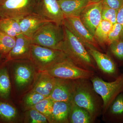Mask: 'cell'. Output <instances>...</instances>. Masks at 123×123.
Here are the masks:
<instances>
[{"label": "cell", "mask_w": 123, "mask_h": 123, "mask_svg": "<svg viewBox=\"0 0 123 123\" xmlns=\"http://www.w3.org/2000/svg\"><path fill=\"white\" fill-rule=\"evenodd\" d=\"M66 55L59 50L32 44L29 60L39 72L47 71Z\"/></svg>", "instance_id": "52a82bcc"}, {"label": "cell", "mask_w": 123, "mask_h": 123, "mask_svg": "<svg viewBox=\"0 0 123 123\" xmlns=\"http://www.w3.org/2000/svg\"><path fill=\"white\" fill-rule=\"evenodd\" d=\"M71 103L56 101L53 103L52 111L48 122L53 123H68Z\"/></svg>", "instance_id": "e0dca14e"}, {"label": "cell", "mask_w": 123, "mask_h": 123, "mask_svg": "<svg viewBox=\"0 0 123 123\" xmlns=\"http://www.w3.org/2000/svg\"><path fill=\"white\" fill-rule=\"evenodd\" d=\"M27 123H46L48 121L47 117L39 111L35 109L30 108L26 113Z\"/></svg>", "instance_id": "83f0119b"}, {"label": "cell", "mask_w": 123, "mask_h": 123, "mask_svg": "<svg viewBox=\"0 0 123 123\" xmlns=\"http://www.w3.org/2000/svg\"><path fill=\"white\" fill-rule=\"evenodd\" d=\"M65 18L79 17L89 4V0H57Z\"/></svg>", "instance_id": "9a60e30c"}, {"label": "cell", "mask_w": 123, "mask_h": 123, "mask_svg": "<svg viewBox=\"0 0 123 123\" xmlns=\"http://www.w3.org/2000/svg\"><path fill=\"white\" fill-rule=\"evenodd\" d=\"M63 25L79 40L86 49L94 48L101 51L93 36L84 26L79 17L65 18Z\"/></svg>", "instance_id": "ba28073f"}, {"label": "cell", "mask_w": 123, "mask_h": 123, "mask_svg": "<svg viewBox=\"0 0 123 123\" xmlns=\"http://www.w3.org/2000/svg\"><path fill=\"white\" fill-rule=\"evenodd\" d=\"M54 102L50 97H47L29 108L35 109L39 111L47 117L48 121L52 111Z\"/></svg>", "instance_id": "484cf974"}, {"label": "cell", "mask_w": 123, "mask_h": 123, "mask_svg": "<svg viewBox=\"0 0 123 123\" xmlns=\"http://www.w3.org/2000/svg\"><path fill=\"white\" fill-rule=\"evenodd\" d=\"M117 22L120 24L122 26V33L121 36L123 37V5L117 11Z\"/></svg>", "instance_id": "d6a6232c"}, {"label": "cell", "mask_w": 123, "mask_h": 123, "mask_svg": "<svg viewBox=\"0 0 123 123\" xmlns=\"http://www.w3.org/2000/svg\"><path fill=\"white\" fill-rule=\"evenodd\" d=\"M1 54L0 53V59L1 57Z\"/></svg>", "instance_id": "e575fe53"}, {"label": "cell", "mask_w": 123, "mask_h": 123, "mask_svg": "<svg viewBox=\"0 0 123 123\" xmlns=\"http://www.w3.org/2000/svg\"><path fill=\"white\" fill-rule=\"evenodd\" d=\"M108 109L109 114L112 121L123 122V92L116 97Z\"/></svg>", "instance_id": "7402d4cb"}, {"label": "cell", "mask_w": 123, "mask_h": 123, "mask_svg": "<svg viewBox=\"0 0 123 123\" xmlns=\"http://www.w3.org/2000/svg\"><path fill=\"white\" fill-rule=\"evenodd\" d=\"M40 0H0V18L18 21L36 13Z\"/></svg>", "instance_id": "5b68a950"}, {"label": "cell", "mask_w": 123, "mask_h": 123, "mask_svg": "<svg viewBox=\"0 0 123 123\" xmlns=\"http://www.w3.org/2000/svg\"><path fill=\"white\" fill-rule=\"evenodd\" d=\"M55 78L77 80L91 79L93 77V70L78 66L66 55L46 71Z\"/></svg>", "instance_id": "3957f363"}, {"label": "cell", "mask_w": 123, "mask_h": 123, "mask_svg": "<svg viewBox=\"0 0 123 123\" xmlns=\"http://www.w3.org/2000/svg\"><path fill=\"white\" fill-rule=\"evenodd\" d=\"M103 4L110 8L118 10L123 5V0H102Z\"/></svg>", "instance_id": "1f68e13d"}, {"label": "cell", "mask_w": 123, "mask_h": 123, "mask_svg": "<svg viewBox=\"0 0 123 123\" xmlns=\"http://www.w3.org/2000/svg\"><path fill=\"white\" fill-rule=\"evenodd\" d=\"M117 11L118 10L103 5L102 12V20L108 21L114 25L117 23Z\"/></svg>", "instance_id": "f1b7e54d"}, {"label": "cell", "mask_w": 123, "mask_h": 123, "mask_svg": "<svg viewBox=\"0 0 123 123\" xmlns=\"http://www.w3.org/2000/svg\"><path fill=\"white\" fill-rule=\"evenodd\" d=\"M40 73L39 77L31 91L37 92L47 97H49L55 88L56 78L46 71Z\"/></svg>", "instance_id": "2e32d148"}, {"label": "cell", "mask_w": 123, "mask_h": 123, "mask_svg": "<svg viewBox=\"0 0 123 123\" xmlns=\"http://www.w3.org/2000/svg\"><path fill=\"white\" fill-rule=\"evenodd\" d=\"M113 24L111 23L102 20L95 31L93 36L99 46L106 45L108 37Z\"/></svg>", "instance_id": "44dd1931"}, {"label": "cell", "mask_w": 123, "mask_h": 123, "mask_svg": "<svg viewBox=\"0 0 123 123\" xmlns=\"http://www.w3.org/2000/svg\"><path fill=\"white\" fill-rule=\"evenodd\" d=\"M103 6L102 0L99 2L89 3L79 15L81 22L93 36L102 20Z\"/></svg>", "instance_id": "9c48e42d"}, {"label": "cell", "mask_w": 123, "mask_h": 123, "mask_svg": "<svg viewBox=\"0 0 123 123\" xmlns=\"http://www.w3.org/2000/svg\"><path fill=\"white\" fill-rule=\"evenodd\" d=\"M91 80L95 91L102 98L103 112L105 113L116 97L123 92V74L110 82L96 76Z\"/></svg>", "instance_id": "8992f818"}, {"label": "cell", "mask_w": 123, "mask_h": 123, "mask_svg": "<svg viewBox=\"0 0 123 123\" xmlns=\"http://www.w3.org/2000/svg\"><path fill=\"white\" fill-rule=\"evenodd\" d=\"M36 13L50 21L63 25L64 16L57 0H40Z\"/></svg>", "instance_id": "30bf717a"}, {"label": "cell", "mask_w": 123, "mask_h": 123, "mask_svg": "<svg viewBox=\"0 0 123 123\" xmlns=\"http://www.w3.org/2000/svg\"><path fill=\"white\" fill-rule=\"evenodd\" d=\"M88 79L75 80V90L72 102L85 109L89 113L92 121L95 120L100 112V104L92 84Z\"/></svg>", "instance_id": "7a4b0ae2"}, {"label": "cell", "mask_w": 123, "mask_h": 123, "mask_svg": "<svg viewBox=\"0 0 123 123\" xmlns=\"http://www.w3.org/2000/svg\"><path fill=\"white\" fill-rule=\"evenodd\" d=\"M64 37L59 50L79 67L87 70L96 69L94 60L83 43L63 25Z\"/></svg>", "instance_id": "6da1fadb"}, {"label": "cell", "mask_w": 123, "mask_h": 123, "mask_svg": "<svg viewBox=\"0 0 123 123\" xmlns=\"http://www.w3.org/2000/svg\"><path fill=\"white\" fill-rule=\"evenodd\" d=\"M102 0H89L90 3H94V2H99Z\"/></svg>", "instance_id": "836d02e7"}, {"label": "cell", "mask_w": 123, "mask_h": 123, "mask_svg": "<svg viewBox=\"0 0 123 123\" xmlns=\"http://www.w3.org/2000/svg\"><path fill=\"white\" fill-rule=\"evenodd\" d=\"M86 49L97 66L103 72L114 78L115 79L120 75L119 74L116 63L110 56L95 49Z\"/></svg>", "instance_id": "7c38bea8"}, {"label": "cell", "mask_w": 123, "mask_h": 123, "mask_svg": "<svg viewBox=\"0 0 123 123\" xmlns=\"http://www.w3.org/2000/svg\"><path fill=\"white\" fill-rule=\"evenodd\" d=\"M11 84L8 72L6 67L0 68V98L6 99L10 95Z\"/></svg>", "instance_id": "603a6c76"}, {"label": "cell", "mask_w": 123, "mask_h": 123, "mask_svg": "<svg viewBox=\"0 0 123 123\" xmlns=\"http://www.w3.org/2000/svg\"><path fill=\"white\" fill-rule=\"evenodd\" d=\"M46 98L47 97L39 93L31 91L25 98L24 102L26 106L30 108Z\"/></svg>", "instance_id": "4dcf8cb0"}, {"label": "cell", "mask_w": 123, "mask_h": 123, "mask_svg": "<svg viewBox=\"0 0 123 123\" xmlns=\"http://www.w3.org/2000/svg\"><path fill=\"white\" fill-rule=\"evenodd\" d=\"M122 27L118 23L113 25L108 37L106 45L109 46L112 43L116 41L122 36Z\"/></svg>", "instance_id": "f546056e"}, {"label": "cell", "mask_w": 123, "mask_h": 123, "mask_svg": "<svg viewBox=\"0 0 123 123\" xmlns=\"http://www.w3.org/2000/svg\"><path fill=\"white\" fill-rule=\"evenodd\" d=\"M15 108L7 102L0 100V119L7 123L12 122L17 116Z\"/></svg>", "instance_id": "cb8c5ba5"}, {"label": "cell", "mask_w": 123, "mask_h": 123, "mask_svg": "<svg viewBox=\"0 0 123 123\" xmlns=\"http://www.w3.org/2000/svg\"><path fill=\"white\" fill-rule=\"evenodd\" d=\"M32 44L30 38L22 34L18 36L15 39V45L6 56V61L29 60Z\"/></svg>", "instance_id": "4fadbf2b"}, {"label": "cell", "mask_w": 123, "mask_h": 123, "mask_svg": "<svg viewBox=\"0 0 123 123\" xmlns=\"http://www.w3.org/2000/svg\"><path fill=\"white\" fill-rule=\"evenodd\" d=\"M70 123H90L93 122L89 112L72 102L69 115Z\"/></svg>", "instance_id": "d6986e66"}, {"label": "cell", "mask_w": 123, "mask_h": 123, "mask_svg": "<svg viewBox=\"0 0 123 123\" xmlns=\"http://www.w3.org/2000/svg\"><path fill=\"white\" fill-rule=\"evenodd\" d=\"M0 31L15 38L22 34L18 21L12 18H0Z\"/></svg>", "instance_id": "ffe728a7"}, {"label": "cell", "mask_w": 123, "mask_h": 123, "mask_svg": "<svg viewBox=\"0 0 123 123\" xmlns=\"http://www.w3.org/2000/svg\"><path fill=\"white\" fill-rule=\"evenodd\" d=\"M15 39L0 31V53L1 55L7 56L15 45Z\"/></svg>", "instance_id": "d4e9b609"}, {"label": "cell", "mask_w": 123, "mask_h": 123, "mask_svg": "<svg viewBox=\"0 0 123 123\" xmlns=\"http://www.w3.org/2000/svg\"><path fill=\"white\" fill-rule=\"evenodd\" d=\"M110 52L119 61L123 62V37L112 43L109 46Z\"/></svg>", "instance_id": "4316f807"}, {"label": "cell", "mask_w": 123, "mask_h": 123, "mask_svg": "<svg viewBox=\"0 0 123 123\" xmlns=\"http://www.w3.org/2000/svg\"><path fill=\"white\" fill-rule=\"evenodd\" d=\"M75 80L56 78L55 85L50 97L54 102L71 103L75 90Z\"/></svg>", "instance_id": "8fae6325"}, {"label": "cell", "mask_w": 123, "mask_h": 123, "mask_svg": "<svg viewBox=\"0 0 123 123\" xmlns=\"http://www.w3.org/2000/svg\"><path fill=\"white\" fill-rule=\"evenodd\" d=\"M64 37L63 25L49 22L41 26L31 39L32 44L59 50Z\"/></svg>", "instance_id": "277c9868"}, {"label": "cell", "mask_w": 123, "mask_h": 123, "mask_svg": "<svg viewBox=\"0 0 123 123\" xmlns=\"http://www.w3.org/2000/svg\"><path fill=\"white\" fill-rule=\"evenodd\" d=\"M18 21L22 34L30 38L43 25L51 22L36 13L27 15Z\"/></svg>", "instance_id": "5bb4252c"}, {"label": "cell", "mask_w": 123, "mask_h": 123, "mask_svg": "<svg viewBox=\"0 0 123 123\" xmlns=\"http://www.w3.org/2000/svg\"><path fill=\"white\" fill-rule=\"evenodd\" d=\"M32 66L27 63L18 64L14 70L15 84L22 87L26 85L33 78V71Z\"/></svg>", "instance_id": "ac0fdd59"}]
</instances>
